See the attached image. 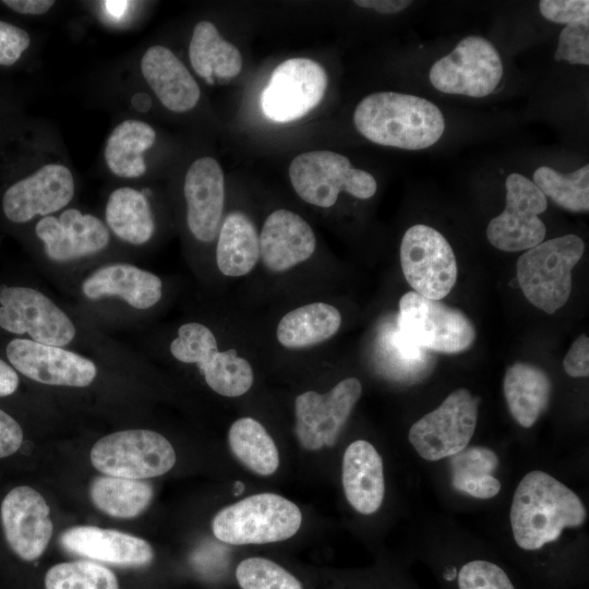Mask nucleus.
I'll return each instance as SVG.
<instances>
[{"instance_id":"obj_29","label":"nucleus","mask_w":589,"mask_h":589,"mask_svg":"<svg viewBox=\"0 0 589 589\" xmlns=\"http://www.w3.org/2000/svg\"><path fill=\"white\" fill-rule=\"evenodd\" d=\"M156 140L155 130L146 122L128 119L119 123L110 133L105 160L109 170L122 178L141 177L145 170L144 152Z\"/></svg>"},{"instance_id":"obj_17","label":"nucleus","mask_w":589,"mask_h":589,"mask_svg":"<svg viewBox=\"0 0 589 589\" xmlns=\"http://www.w3.org/2000/svg\"><path fill=\"white\" fill-rule=\"evenodd\" d=\"M73 195L70 169L61 164H47L9 188L3 194L2 208L9 220L22 224L63 208Z\"/></svg>"},{"instance_id":"obj_30","label":"nucleus","mask_w":589,"mask_h":589,"mask_svg":"<svg viewBox=\"0 0 589 589\" xmlns=\"http://www.w3.org/2000/svg\"><path fill=\"white\" fill-rule=\"evenodd\" d=\"M106 220L116 236L135 245L146 243L155 229L146 195L129 187L119 188L109 195Z\"/></svg>"},{"instance_id":"obj_35","label":"nucleus","mask_w":589,"mask_h":589,"mask_svg":"<svg viewBox=\"0 0 589 589\" xmlns=\"http://www.w3.org/2000/svg\"><path fill=\"white\" fill-rule=\"evenodd\" d=\"M200 370L207 385L221 396L239 397L253 384L250 363L235 349L218 350Z\"/></svg>"},{"instance_id":"obj_22","label":"nucleus","mask_w":589,"mask_h":589,"mask_svg":"<svg viewBox=\"0 0 589 589\" xmlns=\"http://www.w3.org/2000/svg\"><path fill=\"white\" fill-rule=\"evenodd\" d=\"M141 71L160 103L173 112H185L197 104L201 92L187 67L167 47L152 46L143 55Z\"/></svg>"},{"instance_id":"obj_28","label":"nucleus","mask_w":589,"mask_h":589,"mask_svg":"<svg viewBox=\"0 0 589 589\" xmlns=\"http://www.w3.org/2000/svg\"><path fill=\"white\" fill-rule=\"evenodd\" d=\"M340 324L341 315L335 306L314 302L284 315L276 334L284 347L300 349L327 340L337 333Z\"/></svg>"},{"instance_id":"obj_40","label":"nucleus","mask_w":589,"mask_h":589,"mask_svg":"<svg viewBox=\"0 0 589 589\" xmlns=\"http://www.w3.org/2000/svg\"><path fill=\"white\" fill-rule=\"evenodd\" d=\"M554 58L570 64H589V19L565 25L558 36Z\"/></svg>"},{"instance_id":"obj_8","label":"nucleus","mask_w":589,"mask_h":589,"mask_svg":"<svg viewBox=\"0 0 589 589\" xmlns=\"http://www.w3.org/2000/svg\"><path fill=\"white\" fill-rule=\"evenodd\" d=\"M478 411L479 398L467 388H458L411 425L409 442L425 460L450 457L468 446L477 426Z\"/></svg>"},{"instance_id":"obj_33","label":"nucleus","mask_w":589,"mask_h":589,"mask_svg":"<svg viewBox=\"0 0 589 589\" xmlns=\"http://www.w3.org/2000/svg\"><path fill=\"white\" fill-rule=\"evenodd\" d=\"M232 455L259 476H271L279 466L276 444L265 428L250 417L235 421L228 432Z\"/></svg>"},{"instance_id":"obj_42","label":"nucleus","mask_w":589,"mask_h":589,"mask_svg":"<svg viewBox=\"0 0 589 589\" xmlns=\"http://www.w3.org/2000/svg\"><path fill=\"white\" fill-rule=\"evenodd\" d=\"M29 44V35L24 29L0 21V65H13Z\"/></svg>"},{"instance_id":"obj_39","label":"nucleus","mask_w":589,"mask_h":589,"mask_svg":"<svg viewBox=\"0 0 589 589\" xmlns=\"http://www.w3.org/2000/svg\"><path fill=\"white\" fill-rule=\"evenodd\" d=\"M458 588L516 589L502 567L484 560H473L461 566L458 573Z\"/></svg>"},{"instance_id":"obj_34","label":"nucleus","mask_w":589,"mask_h":589,"mask_svg":"<svg viewBox=\"0 0 589 589\" xmlns=\"http://www.w3.org/2000/svg\"><path fill=\"white\" fill-rule=\"evenodd\" d=\"M544 196L570 212L589 211V165L562 173L548 166L539 167L531 180Z\"/></svg>"},{"instance_id":"obj_46","label":"nucleus","mask_w":589,"mask_h":589,"mask_svg":"<svg viewBox=\"0 0 589 589\" xmlns=\"http://www.w3.org/2000/svg\"><path fill=\"white\" fill-rule=\"evenodd\" d=\"M354 4L365 8L373 9L382 14H394L398 13L411 4L409 0H357Z\"/></svg>"},{"instance_id":"obj_14","label":"nucleus","mask_w":589,"mask_h":589,"mask_svg":"<svg viewBox=\"0 0 589 589\" xmlns=\"http://www.w3.org/2000/svg\"><path fill=\"white\" fill-rule=\"evenodd\" d=\"M0 303V326L10 333H27L34 341L56 347L75 336L68 315L38 290L2 285Z\"/></svg>"},{"instance_id":"obj_32","label":"nucleus","mask_w":589,"mask_h":589,"mask_svg":"<svg viewBox=\"0 0 589 589\" xmlns=\"http://www.w3.org/2000/svg\"><path fill=\"white\" fill-rule=\"evenodd\" d=\"M148 482L111 476L97 477L91 484L93 504L115 518H133L143 513L153 498Z\"/></svg>"},{"instance_id":"obj_25","label":"nucleus","mask_w":589,"mask_h":589,"mask_svg":"<svg viewBox=\"0 0 589 589\" xmlns=\"http://www.w3.org/2000/svg\"><path fill=\"white\" fill-rule=\"evenodd\" d=\"M503 390L513 418L530 428L549 405L551 381L542 369L517 362L507 369Z\"/></svg>"},{"instance_id":"obj_49","label":"nucleus","mask_w":589,"mask_h":589,"mask_svg":"<svg viewBox=\"0 0 589 589\" xmlns=\"http://www.w3.org/2000/svg\"><path fill=\"white\" fill-rule=\"evenodd\" d=\"M236 485L238 488V491L236 492V494H240L242 491H243V483L241 482H236Z\"/></svg>"},{"instance_id":"obj_38","label":"nucleus","mask_w":589,"mask_h":589,"mask_svg":"<svg viewBox=\"0 0 589 589\" xmlns=\"http://www.w3.org/2000/svg\"><path fill=\"white\" fill-rule=\"evenodd\" d=\"M171 354L184 363H195L201 369L218 351L212 330L200 323L179 327L178 337L170 344Z\"/></svg>"},{"instance_id":"obj_47","label":"nucleus","mask_w":589,"mask_h":589,"mask_svg":"<svg viewBox=\"0 0 589 589\" xmlns=\"http://www.w3.org/2000/svg\"><path fill=\"white\" fill-rule=\"evenodd\" d=\"M19 386V376L15 370L0 359V397L13 394Z\"/></svg>"},{"instance_id":"obj_4","label":"nucleus","mask_w":589,"mask_h":589,"mask_svg":"<svg viewBox=\"0 0 589 589\" xmlns=\"http://www.w3.org/2000/svg\"><path fill=\"white\" fill-rule=\"evenodd\" d=\"M301 522L302 514L294 503L278 494L260 493L219 510L212 530L228 544H263L291 538Z\"/></svg>"},{"instance_id":"obj_45","label":"nucleus","mask_w":589,"mask_h":589,"mask_svg":"<svg viewBox=\"0 0 589 589\" xmlns=\"http://www.w3.org/2000/svg\"><path fill=\"white\" fill-rule=\"evenodd\" d=\"M4 5L21 14H44L48 12L55 1L52 0H4Z\"/></svg>"},{"instance_id":"obj_43","label":"nucleus","mask_w":589,"mask_h":589,"mask_svg":"<svg viewBox=\"0 0 589 589\" xmlns=\"http://www.w3.org/2000/svg\"><path fill=\"white\" fill-rule=\"evenodd\" d=\"M563 366L572 377H585L589 375V338L580 335L567 351Z\"/></svg>"},{"instance_id":"obj_13","label":"nucleus","mask_w":589,"mask_h":589,"mask_svg":"<svg viewBox=\"0 0 589 589\" xmlns=\"http://www.w3.org/2000/svg\"><path fill=\"white\" fill-rule=\"evenodd\" d=\"M361 392L360 381L348 377L325 394L309 390L297 396L294 433L300 445L308 450L334 446Z\"/></svg>"},{"instance_id":"obj_15","label":"nucleus","mask_w":589,"mask_h":589,"mask_svg":"<svg viewBox=\"0 0 589 589\" xmlns=\"http://www.w3.org/2000/svg\"><path fill=\"white\" fill-rule=\"evenodd\" d=\"M0 516L11 550L24 561L40 557L53 531L44 496L31 486H15L2 500Z\"/></svg>"},{"instance_id":"obj_12","label":"nucleus","mask_w":589,"mask_h":589,"mask_svg":"<svg viewBox=\"0 0 589 589\" xmlns=\"http://www.w3.org/2000/svg\"><path fill=\"white\" fill-rule=\"evenodd\" d=\"M327 74L309 58H291L275 68L263 89V113L276 122L298 120L316 107L324 97Z\"/></svg>"},{"instance_id":"obj_5","label":"nucleus","mask_w":589,"mask_h":589,"mask_svg":"<svg viewBox=\"0 0 589 589\" xmlns=\"http://www.w3.org/2000/svg\"><path fill=\"white\" fill-rule=\"evenodd\" d=\"M397 330L419 348L444 353L465 351L476 339L474 326L464 312L414 291L399 300Z\"/></svg>"},{"instance_id":"obj_3","label":"nucleus","mask_w":589,"mask_h":589,"mask_svg":"<svg viewBox=\"0 0 589 589\" xmlns=\"http://www.w3.org/2000/svg\"><path fill=\"white\" fill-rule=\"evenodd\" d=\"M585 251L582 239L565 235L526 250L516 264L517 281L527 300L553 314L568 300L572 269Z\"/></svg>"},{"instance_id":"obj_20","label":"nucleus","mask_w":589,"mask_h":589,"mask_svg":"<svg viewBox=\"0 0 589 589\" xmlns=\"http://www.w3.org/2000/svg\"><path fill=\"white\" fill-rule=\"evenodd\" d=\"M60 543L71 553L120 566H144L154 558L153 548L146 540L95 526L69 528L60 536Z\"/></svg>"},{"instance_id":"obj_6","label":"nucleus","mask_w":589,"mask_h":589,"mask_svg":"<svg viewBox=\"0 0 589 589\" xmlns=\"http://www.w3.org/2000/svg\"><path fill=\"white\" fill-rule=\"evenodd\" d=\"M289 178L303 201L325 208L336 203L341 191L366 200L377 188L371 173L353 168L346 156L330 151L298 155L289 166Z\"/></svg>"},{"instance_id":"obj_18","label":"nucleus","mask_w":589,"mask_h":589,"mask_svg":"<svg viewBox=\"0 0 589 589\" xmlns=\"http://www.w3.org/2000/svg\"><path fill=\"white\" fill-rule=\"evenodd\" d=\"M187 223L201 242H212L218 231L224 202L225 179L218 161L201 157L189 167L183 185Z\"/></svg>"},{"instance_id":"obj_26","label":"nucleus","mask_w":589,"mask_h":589,"mask_svg":"<svg viewBox=\"0 0 589 589\" xmlns=\"http://www.w3.org/2000/svg\"><path fill=\"white\" fill-rule=\"evenodd\" d=\"M189 57L196 74L211 85L215 77L230 80L242 69L239 49L225 40L209 21H201L194 26Z\"/></svg>"},{"instance_id":"obj_2","label":"nucleus","mask_w":589,"mask_h":589,"mask_svg":"<svg viewBox=\"0 0 589 589\" xmlns=\"http://www.w3.org/2000/svg\"><path fill=\"white\" fill-rule=\"evenodd\" d=\"M353 122L369 141L409 151L432 146L445 129L444 116L432 101L397 92L364 97L354 109Z\"/></svg>"},{"instance_id":"obj_9","label":"nucleus","mask_w":589,"mask_h":589,"mask_svg":"<svg viewBox=\"0 0 589 589\" xmlns=\"http://www.w3.org/2000/svg\"><path fill=\"white\" fill-rule=\"evenodd\" d=\"M503 73L496 48L484 37L468 36L432 65L429 79L440 92L480 98L494 92Z\"/></svg>"},{"instance_id":"obj_16","label":"nucleus","mask_w":589,"mask_h":589,"mask_svg":"<svg viewBox=\"0 0 589 589\" xmlns=\"http://www.w3.org/2000/svg\"><path fill=\"white\" fill-rule=\"evenodd\" d=\"M7 357L26 377L48 385L88 386L97 374L89 359L62 347L16 338L7 346Z\"/></svg>"},{"instance_id":"obj_48","label":"nucleus","mask_w":589,"mask_h":589,"mask_svg":"<svg viewBox=\"0 0 589 589\" xmlns=\"http://www.w3.org/2000/svg\"><path fill=\"white\" fill-rule=\"evenodd\" d=\"M106 7L108 9V12L115 16H119L123 13V10L125 9V2H117V1H109L106 2Z\"/></svg>"},{"instance_id":"obj_1","label":"nucleus","mask_w":589,"mask_h":589,"mask_svg":"<svg viewBox=\"0 0 589 589\" xmlns=\"http://www.w3.org/2000/svg\"><path fill=\"white\" fill-rule=\"evenodd\" d=\"M586 517L579 496L541 470H532L520 480L509 513L514 540L527 551L554 542L564 528L580 527Z\"/></svg>"},{"instance_id":"obj_19","label":"nucleus","mask_w":589,"mask_h":589,"mask_svg":"<svg viewBox=\"0 0 589 589\" xmlns=\"http://www.w3.org/2000/svg\"><path fill=\"white\" fill-rule=\"evenodd\" d=\"M35 231L45 244L47 256L57 262L97 253L109 242L106 226L97 217L75 208L64 211L59 219L45 216Z\"/></svg>"},{"instance_id":"obj_21","label":"nucleus","mask_w":589,"mask_h":589,"mask_svg":"<svg viewBox=\"0 0 589 589\" xmlns=\"http://www.w3.org/2000/svg\"><path fill=\"white\" fill-rule=\"evenodd\" d=\"M259 239L262 262L272 272H284L306 261L316 245L310 225L288 209L269 214Z\"/></svg>"},{"instance_id":"obj_10","label":"nucleus","mask_w":589,"mask_h":589,"mask_svg":"<svg viewBox=\"0 0 589 589\" xmlns=\"http://www.w3.org/2000/svg\"><path fill=\"white\" fill-rule=\"evenodd\" d=\"M400 264L413 291L433 300L445 298L457 279L455 254L448 241L436 229L411 226L400 243Z\"/></svg>"},{"instance_id":"obj_41","label":"nucleus","mask_w":589,"mask_h":589,"mask_svg":"<svg viewBox=\"0 0 589 589\" xmlns=\"http://www.w3.org/2000/svg\"><path fill=\"white\" fill-rule=\"evenodd\" d=\"M539 10L543 17L557 24L589 19L588 0H542Z\"/></svg>"},{"instance_id":"obj_37","label":"nucleus","mask_w":589,"mask_h":589,"mask_svg":"<svg viewBox=\"0 0 589 589\" xmlns=\"http://www.w3.org/2000/svg\"><path fill=\"white\" fill-rule=\"evenodd\" d=\"M236 578L242 589H303L292 574L264 557H249L240 562Z\"/></svg>"},{"instance_id":"obj_27","label":"nucleus","mask_w":589,"mask_h":589,"mask_svg":"<svg viewBox=\"0 0 589 589\" xmlns=\"http://www.w3.org/2000/svg\"><path fill=\"white\" fill-rule=\"evenodd\" d=\"M260 257V239L252 220L242 212L230 213L221 224L216 248L219 271L230 277L250 273Z\"/></svg>"},{"instance_id":"obj_36","label":"nucleus","mask_w":589,"mask_h":589,"mask_svg":"<svg viewBox=\"0 0 589 589\" xmlns=\"http://www.w3.org/2000/svg\"><path fill=\"white\" fill-rule=\"evenodd\" d=\"M46 589H119L112 570L92 561L53 565L45 577Z\"/></svg>"},{"instance_id":"obj_44","label":"nucleus","mask_w":589,"mask_h":589,"mask_svg":"<svg viewBox=\"0 0 589 589\" xmlns=\"http://www.w3.org/2000/svg\"><path fill=\"white\" fill-rule=\"evenodd\" d=\"M23 443V431L14 418L0 409V458L19 450Z\"/></svg>"},{"instance_id":"obj_23","label":"nucleus","mask_w":589,"mask_h":589,"mask_svg":"<svg viewBox=\"0 0 589 589\" xmlns=\"http://www.w3.org/2000/svg\"><path fill=\"white\" fill-rule=\"evenodd\" d=\"M341 470L349 504L360 514L375 513L385 494L383 461L375 447L364 440L352 442L345 450Z\"/></svg>"},{"instance_id":"obj_31","label":"nucleus","mask_w":589,"mask_h":589,"mask_svg":"<svg viewBox=\"0 0 589 589\" xmlns=\"http://www.w3.org/2000/svg\"><path fill=\"white\" fill-rule=\"evenodd\" d=\"M449 461L455 490L480 500L498 494L501 483L493 474L498 458L492 449L484 446L466 447L450 456Z\"/></svg>"},{"instance_id":"obj_11","label":"nucleus","mask_w":589,"mask_h":589,"mask_svg":"<svg viewBox=\"0 0 589 589\" xmlns=\"http://www.w3.org/2000/svg\"><path fill=\"white\" fill-rule=\"evenodd\" d=\"M504 211L488 225L486 238L496 249L518 252L533 248L544 240L546 228L539 215L548 201L527 177L513 172L505 181Z\"/></svg>"},{"instance_id":"obj_7","label":"nucleus","mask_w":589,"mask_h":589,"mask_svg":"<svg viewBox=\"0 0 589 589\" xmlns=\"http://www.w3.org/2000/svg\"><path fill=\"white\" fill-rule=\"evenodd\" d=\"M170 442L151 430H124L97 441L91 450L92 465L101 473L125 479L165 474L176 464Z\"/></svg>"},{"instance_id":"obj_24","label":"nucleus","mask_w":589,"mask_h":589,"mask_svg":"<svg viewBox=\"0 0 589 589\" xmlns=\"http://www.w3.org/2000/svg\"><path fill=\"white\" fill-rule=\"evenodd\" d=\"M89 299L117 296L135 309H148L161 298L163 283L158 276L130 264H111L95 271L82 284Z\"/></svg>"}]
</instances>
